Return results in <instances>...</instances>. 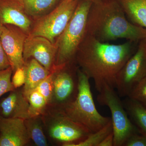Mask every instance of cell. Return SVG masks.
Listing matches in <instances>:
<instances>
[{
  "instance_id": "1",
  "label": "cell",
  "mask_w": 146,
  "mask_h": 146,
  "mask_svg": "<svg viewBox=\"0 0 146 146\" xmlns=\"http://www.w3.org/2000/svg\"><path fill=\"white\" fill-rule=\"evenodd\" d=\"M135 43L127 40L121 44H111L86 34L77 52L75 62L93 80L98 92L105 85L115 89L118 74L136 51Z\"/></svg>"
},
{
  "instance_id": "2",
  "label": "cell",
  "mask_w": 146,
  "mask_h": 146,
  "mask_svg": "<svg viewBox=\"0 0 146 146\" xmlns=\"http://www.w3.org/2000/svg\"><path fill=\"white\" fill-rule=\"evenodd\" d=\"M86 34L104 43L120 39L138 43L146 38V29L128 20L117 0H102L90 7Z\"/></svg>"
},
{
  "instance_id": "3",
  "label": "cell",
  "mask_w": 146,
  "mask_h": 146,
  "mask_svg": "<svg viewBox=\"0 0 146 146\" xmlns=\"http://www.w3.org/2000/svg\"><path fill=\"white\" fill-rule=\"evenodd\" d=\"M77 73L78 89L76 98L74 101L57 109L86 128L91 133H94L104 127L111 119L103 116L97 110L91 92L90 79L79 68Z\"/></svg>"
},
{
  "instance_id": "4",
  "label": "cell",
  "mask_w": 146,
  "mask_h": 146,
  "mask_svg": "<svg viewBox=\"0 0 146 146\" xmlns=\"http://www.w3.org/2000/svg\"><path fill=\"white\" fill-rule=\"evenodd\" d=\"M92 3L89 0L79 1L68 25L55 42L57 52L54 67L75 62L77 52L86 35L87 16Z\"/></svg>"
},
{
  "instance_id": "5",
  "label": "cell",
  "mask_w": 146,
  "mask_h": 146,
  "mask_svg": "<svg viewBox=\"0 0 146 146\" xmlns=\"http://www.w3.org/2000/svg\"><path fill=\"white\" fill-rule=\"evenodd\" d=\"M41 116L47 137L57 145L72 146L85 140L91 133L56 108L48 107Z\"/></svg>"
},
{
  "instance_id": "6",
  "label": "cell",
  "mask_w": 146,
  "mask_h": 146,
  "mask_svg": "<svg viewBox=\"0 0 146 146\" xmlns=\"http://www.w3.org/2000/svg\"><path fill=\"white\" fill-rule=\"evenodd\" d=\"M115 89L109 85H104L99 92L97 100L100 104L108 107L111 112L114 146H123L131 135L139 132L129 119Z\"/></svg>"
},
{
  "instance_id": "7",
  "label": "cell",
  "mask_w": 146,
  "mask_h": 146,
  "mask_svg": "<svg viewBox=\"0 0 146 146\" xmlns=\"http://www.w3.org/2000/svg\"><path fill=\"white\" fill-rule=\"evenodd\" d=\"M79 1L62 0L52 11L37 19L29 35L40 36L52 44L64 31L72 18Z\"/></svg>"
},
{
  "instance_id": "8",
  "label": "cell",
  "mask_w": 146,
  "mask_h": 146,
  "mask_svg": "<svg viewBox=\"0 0 146 146\" xmlns=\"http://www.w3.org/2000/svg\"><path fill=\"white\" fill-rule=\"evenodd\" d=\"M76 62L54 67L52 73V96L48 107L59 109L74 100L78 93V80Z\"/></svg>"
},
{
  "instance_id": "9",
  "label": "cell",
  "mask_w": 146,
  "mask_h": 146,
  "mask_svg": "<svg viewBox=\"0 0 146 146\" xmlns=\"http://www.w3.org/2000/svg\"><path fill=\"white\" fill-rule=\"evenodd\" d=\"M138 43L136 51L116 78L115 89L121 98L127 97L133 87L146 76V38Z\"/></svg>"
},
{
  "instance_id": "10",
  "label": "cell",
  "mask_w": 146,
  "mask_h": 146,
  "mask_svg": "<svg viewBox=\"0 0 146 146\" xmlns=\"http://www.w3.org/2000/svg\"><path fill=\"white\" fill-rule=\"evenodd\" d=\"M28 35L18 27L2 25L1 42L13 73L25 64L23 52L24 44Z\"/></svg>"
},
{
  "instance_id": "11",
  "label": "cell",
  "mask_w": 146,
  "mask_h": 146,
  "mask_svg": "<svg viewBox=\"0 0 146 146\" xmlns=\"http://www.w3.org/2000/svg\"><path fill=\"white\" fill-rule=\"evenodd\" d=\"M56 52L55 44L43 36L29 35L24 44L23 56L25 62L29 58H34L51 71L54 66Z\"/></svg>"
},
{
  "instance_id": "12",
  "label": "cell",
  "mask_w": 146,
  "mask_h": 146,
  "mask_svg": "<svg viewBox=\"0 0 146 146\" xmlns=\"http://www.w3.org/2000/svg\"><path fill=\"white\" fill-rule=\"evenodd\" d=\"M31 141L25 119L0 116V146H26Z\"/></svg>"
},
{
  "instance_id": "13",
  "label": "cell",
  "mask_w": 146,
  "mask_h": 146,
  "mask_svg": "<svg viewBox=\"0 0 146 146\" xmlns=\"http://www.w3.org/2000/svg\"><path fill=\"white\" fill-rule=\"evenodd\" d=\"M0 23L18 27L27 34L32 26L21 0H0Z\"/></svg>"
},
{
  "instance_id": "14",
  "label": "cell",
  "mask_w": 146,
  "mask_h": 146,
  "mask_svg": "<svg viewBox=\"0 0 146 146\" xmlns=\"http://www.w3.org/2000/svg\"><path fill=\"white\" fill-rule=\"evenodd\" d=\"M9 93L7 97L0 101V116L25 120L30 117L28 100L22 90L18 88Z\"/></svg>"
},
{
  "instance_id": "15",
  "label": "cell",
  "mask_w": 146,
  "mask_h": 146,
  "mask_svg": "<svg viewBox=\"0 0 146 146\" xmlns=\"http://www.w3.org/2000/svg\"><path fill=\"white\" fill-rule=\"evenodd\" d=\"M26 73V81L22 89L25 96L36 89L37 86L50 74L47 70L34 58H31L25 62L24 65Z\"/></svg>"
},
{
  "instance_id": "16",
  "label": "cell",
  "mask_w": 146,
  "mask_h": 146,
  "mask_svg": "<svg viewBox=\"0 0 146 146\" xmlns=\"http://www.w3.org/2000/svg\"><path fill=\"white\" fill-rule=\"evenodd\" d=\"M129 21L146 29V0H117Z\"/></svg>"
},
{
  "instance_id": "17",
  "label": "cell",
  "mask_w": 146,
  "mask_h": 146,
  "mask_svg": "<svg viewBox=\"0 0 146 146\" xmlns=\"http://www.w3.org/2000/svg\"><path fill=\"white\" fill-rule=\"evenodd\" d=\"M123 103L131 121L138 131L146 137V106L128 97Z\"/></svg>"
},
{
  "instance_id": "18",
  "label": "cell",
  "mask_w": 146,
  "mask_h": 146,
  "mask_svg": "<svg viewBox=\"0 0 146 146\" xmlns=\"http://www.w3.org/2000/svg\"><path fill=\"white\" fill-rule=\"evenodd\" d=\"M25 125L30 138L37 146H47L48 141L41 116L31 117L25 120Z\"/></svg>"
},
{
  "instance_id": "19",
  "label": "cell",
  "mask_w": 146,
  "mask_h": 146,
  "mask_svg": "<svg viewBox=\"0 0 146 146\" xmlns=\"http://www.w3.org/2000/svg\"><path fill=\"white\" fill-rule=\"evenodd\" d=\"M25 11L29 17L39 18L44 16L59 0H21Z\"/></svg>"
},
{
  "instance_id": "20",
  "label": "cell",
  "mask_w": 146,
  "mask_h": 146,
  "mask_svg": "<svg viewBox=\"0 0 146 146\" xmlns=\"http://www.w3.org/2000/svg\"><path fill=\"white\" fill-rule=\"evenodd\" d=\"M27 99L29 105V112L30 117L41 116L48 107L46 100L36 89L29 94Z\"/></svg>"
},
{
  "instance_id": "21",
  "label": "cell",
  "mask_w": 146,
  "mask_h": 146,
  "mask_svg": "<svg viewBox=\"0 0 146 146\" xmlns=\"http://www.w3.org/2000/svg\"><path fill=\"white\" fill-rule=\"evenodd\" d=\"M112 131L113 128L111 120L101 129L90 133L85 140L73 145L72 146H98L102 141Z\"/></svg>"
},
{
  "instance_id": "22",
  "label": "cell",
  "mask_w": 146,
  "mask_h": 146,
  "mask_svg": "<svg viewBox=\"0 0 146 146\" xmlns=\"http://www.w3.org/2000/svg\"><path fill=\"white\" fill-rule=\"evenodd\" d=\"M127 97L146 106V76L133 87Z\"/></svg>"
},
{
  "instance_id": "23",
  "label": "cell",
  "mask_w": 146,
  "mask_h": 146,
  "mask_svg": "<svg viewBox=\"0 0 146 146\" xmlns=\"http://www.w3.org/2000/svg\"><path fill=\"white\" fill-rule=\"evenodd\" d=\"M13 73L11 67L0 71V97L6 93L15 90L11 82V76Z\"/></svg>"
},
{
  "instance_id": "24",
  "label": "cell",
  "mask_w": 146,
  "mask_h": 146,
  "mask_svg": "<svg viewBox=\"0 0 146 146\" xmlns=\"http://www.w3.org/2000/svg\"><path fill=\"white\" fill-rule=\"evenodd\" d=\"M36 89L45 98L49 105L52 96V71L50 74L37 86Z\"/></svg>"
},
{
  "instance_id": "25",
  "label": "cell",
  "mask_w": 146,
  "mask_h": 146,
  "mask_svg": "<svg viewBox=\"0 0 146 146\" xmlns=\"http://www.w3.org/2000/svg\"><path fill=\"white\" fill-rule=\"evenodd\" d=\"M13 74L11 82L15 89H18L23 86L26 81V73L24 66L18 68Z\"/></svg>"
},
{
  "instance_id": "26",
  "label": "cell",
  "mask_w": 146,
  "mask_h": 146,
  "mask_svg": "<svg viewBox=\"0 0 146 146\" xmlns=\"http://www.w3.org/2000/svg\"><path fill=\"white\" fill-rule=\"evenodd\" d=\"M123 146H146V137L139 132L134 133L128 138Z\"/></svg>"
},
{
  "instance_id": "27",
  "label": "cell",
  "mask_w": 146,
  "mask_h": 146,
  "mask_svg": "<svg viewBox=\"0 0 146 146\" xmlns=\"http://www.w3.org/2000/svg\"><path fill=\"white\" fill-rule=\"evenodd\" d=\"M2 25L0 23V71L11 67L10 63L3 48L1 39Z\"/></svg>"
},
{
  "instance_id": "28",
  "label": "cell",
  "mask_w": 146,
  "mask_h": 146,
  "mask_svg": "<svg viewBox=\"0 0 146 146\" xmlns=\"http://www.w3.org/2000/svg\"><path fill=\"white\" fill-rule=\"evenodd\" d=\"M114 138L113 131L102 141L98 146H114Z\"/></svg>"
},
{
  "instance_id": "29",
  "label": "cell",
  "mask_w": 146,
  "mask_h": 146,
  "mask_svg": "<svg viewBox=\"0 0 146 146\" xmlns=\"http://www.w3.org/2000/svg\"><path fill=\"white\" fill-rule=\"evenodd\" d=\"M77 1H79V0H77ZM89 1H91L93 3L96 2L100 1H102V0H89Z\"/></svg>"
}]
</instances>
